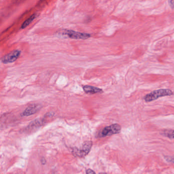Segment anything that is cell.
I'll list each match as a JSON object with an SVG mask.
<instances>
[{
  "mask_svg": "<svg viewBox=\"0 0 174 174\" xmlns=\"http://www.w3.org/2000/svg\"><path fill=\"white\" fill-rule=\"evenodd\" d=\"M169 5L171 8H174V1H169Z\"/></svg>",
  "mask_w": 174,
  "mask_h": 174,
  "instance_id": "cell-10",
  "label": "cell"
},
{
  "mask_svg": "<svg viewBox=\"0 0 174 174\" xmlns=\"http://www.w3.org/2000/svg\"><path fill=\"white\" fill-rule=\"evenodd\" d=\"M173 94L171 90L169 89H160L156 90L155 91H152L150 94L146 95L144 97V99L146 102H149L151 101H154L160 97L169 96Z\"/></svg>",
  "mask_w": 174,
  "mask_h": 174,
  "instance_id": "cell-1",
  "label": "cell"
},
{
  "mask_svg": "<svg viewBox=\"0 0 174 174\" xmlns=\"http://www.w3.org/2000/svg\"><path fill=\"white\" fill-rule=\"evenodd\" d=\"M21 52L18 50H13V51L10 52L8 54L2 58L1 61L2 63L4 64H9L14 62L16 61L19 56L21 55Z\"/></svg>",
  "mask_w": 174,
  "mask_h": 174,
  "instance_id": "cell-5",
  "label": "cell"
},
{
  "mask_svg": "<svg viewBox=\"0 0 174 174\" xmlns=\"http://www.w3.org/2000/svg\"><path fill=\"white\" fill-rule=\"evenodd\" d=\"M99 174H106V173H100Z\"/></svg>",
  "mask_w": 174,
  "mask_h": 174,
  "instance_id": "cell-13",
  "label": "cell"
},
{
  "mask_svg": "<svg viewBox=\"0 0 174 174\" xmlns=\"http://www.w3.org/2000/svg\"><path fill=\"white\" fill-rule=\"evenodd\" d=\"M86 174H95L94 171H93V170H90V169H88L86 171Z\"/></svg>",
  "mask_w": 174,
  "mask_h": 174,
  "instance_id": "cell-11",
  "label": "cell"
},
{
  "mask_svg": "<svg viewBox=\"0 0 174 174\" xmlns=\"http://www.w3.org/2000/svg\"><path fill=\"white\" fill-rule=\"evenodd\" d=\"M38 15L39 14L38 13H35L34 14H32L29 18H28V19H27L26 21H25L23 23L22 25L21 26V29H24L26 28L27 27H28L36 18H38Z\"/></svg>",
  "mask_w": 174,
  "mask_h": 174,
  "instance_id": "cell-8",
  "label": "cell"
},
{
  "mask_svg": "<svg viewBox=\"0 0 174 174\" xmlns=\"http://www.w3.org/2000/svg\"><path fill=\"white\" fill-rule=\"evenodd\" d=\"M41 108V105L38 104H33L30 105L21 114L22 116H28L34 115Z\"/></svg>",
  "mask_w": 174,
  "mask_h": 174,
  "instance_id": "cell-6",
  "label": "cell"
},
{
  "mask_svg": "<svg viewBox=\"0 0 174 174\" xmlns=\"http://www.w3.org/2000/svg\"><path fill=\"white\" fill-rule=\"evenodd\" d=\"M83 90L85 93L89 95H94L95 94H102L103 90L98 87L93 86L84 85L83 86Z\"/></svg>",
  "mask_w": 174,
  "mask_h": 174,
  "instance_id": "cell-7",
  "label": "cell"
},
{
  "mask_svg": "<svg viewBox=\"0 0 174 174\" xmlns=\"http://www.w3.org/2000/svg\"><path fill=\"white\" fill-rule=\"evenodd\" d=\"M166 160L169 161V162H171L174 163V157H169L166 158Z\"/></svg>",
  "mask_w": 174,
  "mask_h": 174,
  "instance_id": "cell-12",
  "label": "cell"
},
{
  "mask_svg": "<svg viewBox=\"0 0 174 174\" xmlns=\"http://www.w3.org/2000/svg\"><path fill=\"white\" fill-rule=\"evenodd\" d=\"M120 130L121 127L119 124H115L105 127L102 130V131L100 133L99 136L100 137H105L112 136L113 134H118L120 132Z\"/></svg>",
  "mask_w": 174,
  "mask_h": 174,
  "instance_id": "cell-3",
  "label": "cell"
},
{
  "mask_svg": "<svg viewBox=\"0 0 174 174\" xmlns=\"http://www.w3.org/2000/svg\"><path fill=\"white\" fill-rule=\"evenodd\" d=\"M91 146L92 142L91 141H85L80 149H74L73 150L74 154L76 156L83 157L88 154L91 149Z\"/></svg>",
  "mask_w": 174,
  "mask_h": 174,
  "instance_id": "cell-4",
  "label": "cell"
},
{
  "mask_svg": "<svg viewBox=\"0 0 174 174\" xmlns=\"http://www.w3.org/2000/svg\"><path fill=\"white\" fill-rule=\"evenodd\" d=\"M162 134L165 136L169 138H174V130H166L162 132Z\"/></svg>",
  "mask_w": 174,
  "mask_h": 174,
  "instance_id": "cell-9",
  "label": "cell"
},
{
  "mask_svg": "<svg viewBox=\"0 0 174 174\" xmlns=\"http://www.w3.org/2000/svg\"><path fill=\"white\" fill-rule=\"evenodd\" d=\"M59 33L64 36H68V38H69L77 39V40L78 39L85 40L91 37V35L89 33H81V32H77L72 30H67V29L63 30L61 31L60 33Z\"/></svg>",
  "mask_w": 174,
  "mask_h": 174,
  "instance_id": "cell-2",
  "label": "cell"
}]
</instances>
